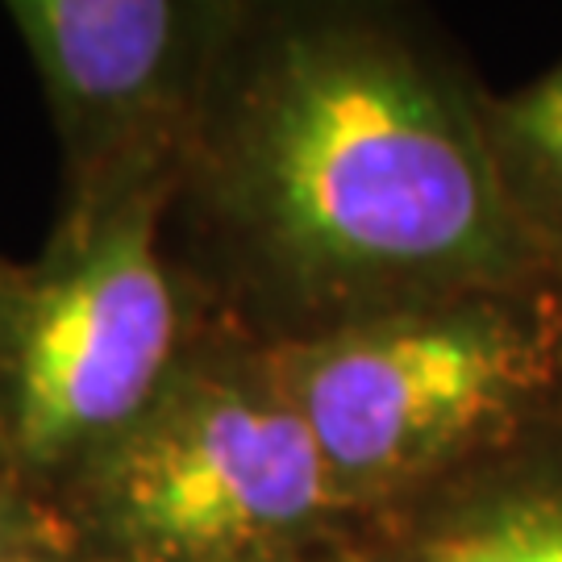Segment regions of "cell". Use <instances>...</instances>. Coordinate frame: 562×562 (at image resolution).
<instances>
[{"instance_id": "obj_1", "label": "cell", "mask_w": 562, "mask_h": 562, "mask_svg": "<svg viewBox=\"0 0 562 562\" xmlns=\"http://www.w3.org/2000/svg\"><path fill=\"white\" fill-rule=\"evenodd\" d=\"M176 209L262 346L562 288L504 188L487 97L425 30L367 4L241 9Z\"/></svg>"}, {"instance_id": "obj_2", "label": "cell", "mask_w": 562, "mask_h": 562, "mask_svg": "<svg viewBox=\"0 0 562 562\" xmlns=\"http://www.w3.org/2000/svg\"><path fill=\"white\" fill-rule=\"evenodd\" d=\"M362 525L562 408V288L471 292L262 346Z\"/></svg>"}, {"instance_id": "obj_3", "label": "cell", "mask_w": 562, "mask_h": 562, "mask_svg": "<svg viewBox=\"0 0 562 562\" xmlns=\"http://www.w3.org/2000/svg\"><path fill=\"white\" fill-rule=\"evenodd\" d=\"M88 562H317L350 542L262 341L188 346L138 422L50 496Z\"/></svg>"}, {"instance_id": "obj_4", "label": "cell", "mask_w": 562, "mask_h": 562, "mask_svg": "<svg viewBox=\"0 0 562 562\" xmlns=\"http://www.w3.org/2000/svg\"><path fill=\"white\" fill-rule=\"evenodd\" d=\"M176 183L63 217L46 259L0 271V462L50 496L146 413L188 355L162 250Z\"/></svg>"}, {"instance_id": "obj_5", "label": "cell", "mask_w": 562, "mask_h": 562, "mask_svg": "<svg viewBox=\"0 0 562 562\" xmlns=\"http://www.w3.org/2000/svg\"><path fill=\"white\" fill-rule=\"evenodd\" d=\"M83 217L150 183H176L204 92L241 4L188 0H13Z\"/></svg>"}, {"instance_id": "obj_6", "label": "cell", "mask_w": 562, "mask_h": 562, "mask_svg": "<svg viewBox=\"0 0 562 562\" xmlns=\"http://www.w3.org/2000/svg\"><path fill=\"white\" fill-rule=\"evenodd\" d=\"M359 562H562V408L454 480L367 517Z\"/></svg>"}, {"instance_id": "obj_7", "label": "cell", "mask_w": 562, "mask_h": 562, "mask_svg": "<svg viewBox=\"0 0 562 562\" xmlns=\"http://www.w3.org/2000/svg\"><path fill=\"white\" fill-rule=\"evenodd\" d=\"M487 130L521 222L562 271V59L508 97H487Z\"/></svg>"}, {"instance_id": "obj_8", "label": "cell", "mask_w": 562, "mask_h": 562, "mask_svg": "<svg viewBox=\"0 0 562 562\" xmlns=\"http://www.w3.org/2000/svg\"><path fill=\"white\" fill-rule=\"evenodd\" d=\"M67 550L76 554V546L67 538L55 508L34 496L25 483L0 462V562L25 559V554H55Z\"/></svg>"}, {"instance_id": "obj_9", "label": "cell", "mask_w": 562, "mask_h": 562, "mask_svg": "<svg viewBox=\"0 0 562 562\" xmlns=\"http://www.w3.org/2000/svg\"><path fill=\"white\" fill-rule=\"evenodd\" d=\"M13 562H88L83 554H67V550H55V554H25V559Z\"/></svg>"}, {"instance_id": "obj_10", "label": "cell", "mask_w": 562, "mask_h": 562, "mask_svg": "<svg viewBox=\"0 0 562 562\" xmlns=\"http://www.w3.org/2000/svg\"><path fill=\"white\" fill-rule=\"evenodd\" d=\"M317 562H359V559L350 554V542H346L341 550H334V554H325V559H317Z\"/></svg>"}]
</instances>
